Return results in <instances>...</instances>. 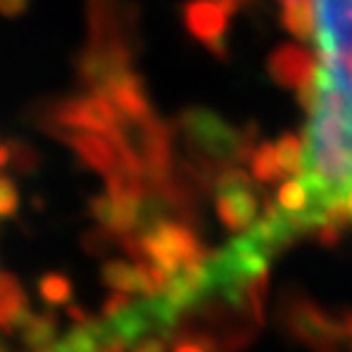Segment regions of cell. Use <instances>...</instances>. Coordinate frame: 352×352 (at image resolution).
<instances>
[{"mask_svg": "<svg viewBox=\"0 0 352 352\" xmlns=\"http://www.w3.org/2000/svg\"><path fill=\"white\" fill-rule=\"evenodd\" d=\"M294 47L292 78L301 125L252 162L259 182H279L262 218L292 245L333 242L352 230V0H281Z\"/></svg>", "mask_w": 352, "mask_h": 352, "instance_id": "obj_1", "label": "cell"}, {"mask_svg": "<svg viewBox=\"0 0 352 352\" xmlns=\"http://www.w3.org/2000/svg\"><path fill=\"white\" fill-rule=\"evenodd\" d=\"M32 311H30L28 296L22 292L20 281L12 274L0 272V330L15 333L28 323Z\"/></svg>", "mask_w": 352, "mask_h": 352, "instance_id": "obj_2", "label": "cell"}, {"mask_svg": "<svg viewBox=\"0 0 352 352\" xmlns=\"http://www.w3.org/2000/svg\"><path fill=\"white\" fill-rule=\"evenodd\" d=\"M100 279L113 292L144 294V267L142 262H125V259H108L100 270Z\"/></svg>", "mask_w": 352, "mask_h": 352, "instance_id": "obj_3", "label": "cell"}, {"mask_svg": "<svg viewBox=\"0 0 352 352\" xmlns=\"http://www.w3.org/2000/svg\"><path fill=\"white\" fill-rule=\"evenodd\" d=\"M22 342L30 352H44L50 345L56 342V333H59V320L56 314L44 311V314H32L30 320L20 328Z\"/></svg>", "mask_w": 352, "mask_h": 352, "instance_id": "obj_4", "label": "cell"}, {"mask_svg": "<svg viewBox=\"0 0 352 352\" xmlns=\"http://www.w3.org/2000/svg\"><path fill=\"white\" fill-rule=\"evenodd\" d=\"M100 347V320L94 318L88 323L74 325L64 338L50 345L44 352H98Z\"/></svg>", "mask_w": 352, "mask_h": 352, "instance_id": "obj_5", "label": "cell"}, {"mask_svg": "<svg viewBox=\"0 0 352 352\" xmlns=\"http://www.w3.org/2000/svg\"><path fill=\"white\" fill-rule=\"evenodd\" d=\"M37 289L47 306H66V303L72 301V294H74L72 279L66 274H59V272H47L39 279Z\"/></svg>", "mask_w": 352, "mask_h": 352, "instance_id": "obj_6", "label": "cell"}, {"mask_svg": "<svg viewBox=\"0 0 352 352\" xmlns=\"http://www.w3.org/2000/svg\"><path fill=\"white\" fill-rule=\"evenodd\" d=\"M17 206H20V198H17L15 184L8 176H0V218L15 215Z\"/></svg>", "mask_w": 352, "mask_h": 352, "instance_id": "obj_7", "label": "cell"}, {"mask_svg": "<svg viewBox=\"0 0 352 352\" xmlns=\"http://www.w3.org/2000/svg\"><path fill=\"white\" fill-rule=\"evenodd\" d=\"M130 303H132V294H125V292L110 294L108 301L103 303V316L105 318H113V316L120 314L122 308H127Z\"/></svg>", "mask_w": 352, "mask_h": 352, "instance_id": "obj_8", "label": "cell"}, {"mask_svg": "<svg viewBox=\"0 0 352 352\" xmlns=\"http://www.w3.org/2000/svg\"><path fill=\"white\" fill-rule=\"evenodd\" d=\"M127 352H166V338L162 336H147L138 340Z\"/></svg>", "mask_w": 352, "mask_h": 352, "instance_id": "obj_9", "label": "cell"}, {"mask_svg": "<svg viewBox=\"0 0 352 352\" xmlns=\"http://www.w3.org/2000/svg\"><path fill=\"white\" fill-rule=\"evenodd\" d=\"M171 352H210V350L204 345V342L198 340V338H193V336H182V338H179V342H174Z\"/></svg>", "mask_w": 352, "mask_h": 352, "instance_id": "obj_10", "label": "cell"}, {"mask_svg": "<svg viewBox=\"0 0 352 352\" xmlns=\"http://www.w3.org/2000/svg\"><path fill=\"white\" fill-rule=\"evenodd\" d=\"M66 314H69V318H72L74 323H78V325L88 323V320H94L91 316L86 314V311H83V308H78V306H69V308H66Z\"/></svg>", "mask_w": 352, "mask_h": 352, "instance_id": "obj_11", "label": "cell"}, {"mask_svg": "<svg viewBox=\"0 0 352 352\" xmlns=\"http://www.w3.org/2000/svg\"><path fill=\"white\" fill-rule=\"evenodd\" d=\"M0 352H8V350H6V347H3V342H0Z\"/></svg>", "mask_w": 352, "mask_h": 352, "instance_id": "obj_12", "label": "cell"}]
</instances>
